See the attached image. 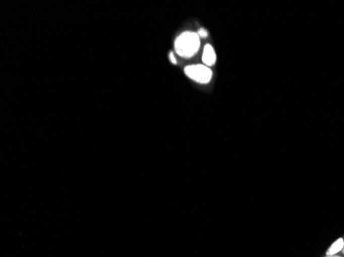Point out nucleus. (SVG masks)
<instances>
[{
    "mask_svg": "<svg viewBox=\"0 0 344 257\" xmlns=\"http://www.w3.org/2000/svg\"><path fill=\"white\" fill-rule=\"evenodd\" d=\"M200 47V37L196 32L187 31L182 33L175 42V48L179 56L183 58H191Z\"/></svg>",
    "mask_w": 344,
    "mask_h": 257,
    "instance_id": "1",
    "label": "nucleus"
},
{
    "mask_svg": "<svg viewBox=\"0 0 344 257\" xmlns=\"http://www.w3.org/2000/svg\"><path fill=\"white\" fill-rule=\"evenodd\" d=\"M185 73L189 79L199 84H208L212 77L211 69L204 64L187 66L185 68Z\"/></svg>",
    "mask_w": 344,
    "mask_h": 257,
    "instance_id": "2",
    "label": "nucleus"
},
{
    "mask_svg": "<svg viewBox=\"0 0 344 257\" xmlns=\"http://www.w3.org/2000/svg\"><path fill=\"white\" fill-rule=\"evenodd\" d=\"M202 61L204 65L207 67L213 66L216 61V54L214 51V48L210 44H206L203 48V54H202Z\"/></svg>",
    "mask_w": 344,
    "mask_h": 257,
    "instance_id": "3",
    "label": "nucleus"
},
{
    "mask_svg": "<svg viewBox=\"0 0 344 257\" xmlns=\"http://www.w3.org/2000/svg\"><path fill=\"white\" fill-rule=\"evenodd\" d=\"M344 248V239L339 238L337 239L327 250V256H333L337 255L340 251H342Z\"/></svg>",
    "mask_w": 344,
    "mask_h": 257,
    "instance_id": "4",
    "label": "nucleus"
},
{
    "mask_svg": "<svg viewBox=\"0 0 344 257\" xmlns=\"http://www.w3.org/2000/svg\"><path fill=\"white\" fill-rule=\"evenodd\" d=\"M197 34H198V36L200 37V38H206L207 37V31L206 30H204L203 28H201V29H199V31L197 32Z\"/></svg>",
    "mask_w": 344,
    "mask_h": 257,
    "instance_id": "5",
    "label": "nucleus"
},
{
    "mask_svg": "<svg viewBox=\"0 0 344 257\" xmlns=\"http://www.w3.org/2000/svg\"><path fill=\"white\" fill-rule=\"evenodd\" d=\"M169 58H170V61H171L172 63H174V64H177V60H176V58H175V55H174V53H170V54H169Z\"/></svg>",
    "mask_w": 344,
    "mask_h": 257,
    "instance_id": "6",
    "label": "nucleus"
},
{
    "mask_svg": "<svg viewBox=\"0 0 344 257\" xmlns=\"http://www.w3.org/2000/svg\"><path fill=\"white\" fill-rule=\"evenodd\" d=\"M326 257H341V256H338V255H333V256H326Z\"/></svg>",
    "mask_w": 344,
    "mask_h": 257,
    "instance_id": "7",
    "label": "nucleus"
},
{
    "mask_svg": "<svg viewBox=\"0 0 344 257\" xmlns=\"http://www.w3.org/2000/svg\"><path fill=\"white\" fill-rule=\"evenodd\" d=\"M343 252H344V248H343Z\"/></svg>",
    "mask_w": 344,
    "mask_h": 257,
    "instance_id": "8",
    "label": "nucleus"
}]
</instances>
